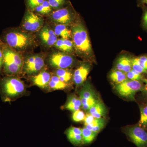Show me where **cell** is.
Here are the masks:
<instances>
[{
  "instance_id": "cell-10",
  "label": "cell",
  "mask_w": 147,
  "mask_h": 147,
  "mask_svg": "<svg viewBox=\"0 0 147 147\" xmlns=\"http://www.w3.org/2000/svg\"><path fill=\"white\" fill-rule=\"evenodd\" d=\"M125 133L129 139L137 147H147V131L140 126L128 127Z\"/></svg>"
},
{
  "instance_id": "cell-27",
  "label": "cell",
  "mask_w": 147,
  "mask_h": 147,
  "mask_svg": "<svg viewBox=\"0 0 147 147\" xmlns=\"http://www.w3.org/2000/svg\"><path fill=\"white\" fill-rule=\"evenodd\" d=\"M44 0H25L27 9L33 11L37 7L40 5Z\"/></svg>"
},
{
  "instance_id": "cell-7",
  "label": "cell",
  "mask_w": 147,
  "mask_h": 147,
  "mask_svg": "<svg viewBox=\"0 0 147 147\" xmlns=\"http://www.w3.org/2000/svg\"><path fill=\"white\" fill-rule=\"evenodd\" d=\"M45 66V61L42 56L34 55L28 56L24 60L23 70L25 73L31 75L41 71Z\"/></svg>"
},
{
  "instance_id": "cell-14",
  "label": "cell",
  "mask_w": 147,
  "mask_h": 147,
  "mask_svg": "<svg viewBox=\"0 0 147 147\" xmlns=\"http://www.w3.org/2000/svg\"><path fill=\"white\" fill-rule=\"evenodd\" d=\"M65 134L72 144L75 146L83 145L82 129L71 127L66 131Z\"/></svg>"
},
{
  "instance_id": "cell-17",
  "label": "cell",
  "mask_w": 147,
  "mask_h": 147,
  "mask_svg": "<svg viewBox=\"0 0 147 147\" xmlns=\"http://www.w3.org/2000/svg\"><path fill=\"white\" fill-rule=\"evenodd\" d=\"M54 46L63 53H71L74 48L73 41L62 38L58 39Z\"/></svg>"
},
{
  "instance_id": "cell-34",
  "label": "cell",
  "mask_w": 147,
  "mask_h": 147,
  "mask_svg": "<svg viewBox=\"0 0 147 147\" xmlns=\"http://www.w3.org/2000/svg\"><path fill=\"white\" fill-rule=\"evenodd\" d=\"M95 119L89 113H87L84 120L85 126L91 123Z\"/></svg>"
},
{
  "instance_id": "cell-31",
  "label": "cell",
  "mask_w": 147,
  "mask_h": 147,
  "mask_svg": "<svg viewBox=\"0 0 147 147\" xmlns=\"http://www.w3.org/2000/svg\"><path fill=\"white\" fill-rule=\"evenodd\" d=\"M127 79L131 80H137L139 81L142 79L141 74L133 69H131L130 71L126 73Z\"/></svg>"
},
{
  "instance_id": "cell-28",
  "label": "cell",
  "mask_w": 147,
  "mask_h": 147,
  "mask_svg": "<svg viewBox=\"0 0 147 147\" xmlns=\"http://www.w3.org/2000/svg\"><path fill=\"white\" fill-rule=\"evenodd\" d=\"M48 2L55 10L65 7L66 0H47Z\"/></svg>"
},
{
  "instance_id": "cell-18",
  "label": "cell",
  "mask_w": 147,
  "mask_h": 147,
  "mask_svg": "<svg viewBox=\"0 0 147 147\" xmlns=\"http://www.w3.org/2000/svg\"><path fill=\"white\" fill-rule=\"evenodd\" d=\"M53 30L57 36L61 37V38L69 39L72 38L71 30L68 28L66 25L55 24Z\"/></svg>"
},
{
  "instance_id": "cell-12",
  "label": "cell",
  "mask_w": 147,
  "mask_h": 147,
  "mask_svg": "<svg viewBox=\"0 0 147 147\" xmlns=\"http://www.w3.org/2000/svg\"><path fill=\"white\" fill-rule=\"evenodd\" d=\"M39 31L40 39L44 46L47 47L54 46L57 40V36L50 26L48 25L43 26Z\"/></svg>"
},
{
  "instance_id": "cell-16",
  "label": "cell",
  "mask_w": 147,
  "mask_h": 147,
  "mask_svg": "<svg viewBox=\"0 0 147 147\" xmlns=\"http://www.w3.org/2000/svg\"><path fill=\"white\" fill-rule=\"evenodd\" d=\"M116 68L125 73L130 71L132 69L131 59L125 55L121 56L117 61Z\"/></svg>"
},
{
  "instance_id": "cell-6",
  "label": "cell",
  "mask_w": 147,
  "mask_h": 147,
  "mask_svg": "<svg viewBox=\"0 0 147 147\" xmlns=\"http://www.w3.org/2000/svg\"><path fill=\"white\" fill-rule=\"evenodd\" d=\"M142 84L139 81L127 79L121 84H117L115 90L121 96L133 98L136 93L141 90Z\"/></svg>"
},
{
  "instance_id": "cell-22",
  "label": "cell",
  "mask_w": 147,
  "mask_h": 147,
  "mask_svg": "<svg viewBox=\"0 0 147 147\" xmlns=\"http://www.w3.org/2000/svg\"><path fill=\"white\" fill-rule=\"evenodd\" d=\"M105 120L102 118L95 119L91 123L85 126L88 129L98 133L104 127Z\"/></svg>"
},
{
  "instance_id": "cell-29",
  "label": "cell",
  "mask_w": 147,
  "mask_h": 147,
  "mask_svg": "<svg viewBox=\"0 0 147 147\" xmlns=\"http://www.w3.org/2000/svg\"><path fill=\"white\" fill-rule=\"evenodd\" d=\"M85 117H86V115L85 113L82 110H79L73 112L72 118L74 121L79 122L84 121Z\"/></svg>"
},
{
  "instance_id": "cell-2",
  "label": "cell",
  "mask_w": 147,
  "mask_h": 147,
  "mask_svg": "<svg viewBox=\"0 0 147 147\" xmlns=\"http://www.w3.org/2000/svg\"><path fill=\"white\" fill-rule=\"evenodd\" d=\"M3 56V72L6 76H15L23 71L24 59L20 52L0 40Z\"/></svg>"
},
{
  "instance_id": "cell-38",
  "label": "cell",
  "mask_w": 147,
  "mask_h": 147,
  "mask_svg": "<svg viewBox=\"0 0 147 147\" xmlns=\"http://www.w3.org/2000/svg\"><path fill=\"white\" fill-rule=\"evenodd\" d=\"M142 2L147 5V0H142Z\"/></svg>"
},
{
  "instance_id": "cell-21",
  "label": "cell",
  "mask_w": 147,
  "mask_h": 147,
  "mask_svg": "<svg viewBox=\"0 0 147 147\" xmlns=\"http://www.w3.org/2000/svg\"><path fill=\"white\" fill-rule=\"evenodd\" d=\"M81 107H82V102L79 98L74 95L69 97L65 105L66 109L74 112L80 110Z\"/></svg>"
},
{
  "instance_id": "cell-30",
  "label": "cell",
  "mask_w": 147,
  "mask_h": 147,
  "mask_svg": "<svg viewBox=\"0 0 147 147\" xmlns=\"http://www.w3.org/2000/svg\"><path fill=\"white\" fill-rule=\"evenodd\" d=\"M140 126L147 125V106L141 109V117L139 122Z\"/></svg>"
},
{
  "instance_id": "cell-36",
  "label": "cell",
  "mask_w": 147,
  "mask_h": 147,
  "mask_svg": "<svg viewBox=\"0 0 147 147\" xmlns=\"http://www.w3.org/2000/svg\"><path fill=\"white\" fill-rule=\"evenodd\" d=\"M143 21H144V23L145 26H147V11L145 12L144 15Z\"/></svg>"
},
{
  "instance_id": "cell-24",
  "label": "cell",
  "mask_w": 147,
  "mask_h": 147,
  "mask_svg": "<svg viewBox=\"0 0 147 147\" xmlns=\"http://www.w3.org/2000/svg\"><path fill=\"white\" fill-rule=\"evenodd\" d=\"M67 86L66 83L62 82L56 75L51 76L49 84L50 88L53 90H63Z\"/></svg>"
},
{
  "instance_id": "cell-4",
  "label": "cell",
  "mask_w": 147,
  "mask_h": 147,
  "mask_svg": "<svg viewBox=\"0 0 147 147\" xmlns=\"http://www.w3.org/2000/svg\"><path fill=\"white\" fill-rule=\"evenodd\" d=\"M72 41L77 53L84 56L91 55L92 48L86 30L83 24L78 23L71 28Z\"/></svg>"
},
{
  "instance_id": "cell-37",
  "label": "cell",
  "mask_w": 147,
  "mask_h": 147,
  "mask_svg": "<svg viewBox=\"0 0 147 147\" xmlns=\"http://www.w3.org/2000/svg\"><path fill=\"white\" fill-rule=\"evenodd\" d=\"M146 86H145V90H146V92L147 93V80H146Z\"/></svg>"
},
{
  "instance_id": "cell-1",
  "label": "cell",
  "mask_w": 147,
  "mask_h": 147,
  "mask_svg": "<svg viewBox=\"0 0 147 147\" xmlns=\"http://www.w3.org/2000/svg\"><path fill=\"white\" fill-rule=\"evenodd\" d=\"M0 40L19 52L30 49L36 43L34 37L31 33L14 28L5 30Z\"/></svg>"
},
{
  "instance_id": "cell-32",
  "label": "cell",
  "mask_w": 147,
  "mask_h": 147,
  "mask_svg": "<svg viewBox=\"0 0 147 147\" xmlns=\"http://www.w3.org/2000/svg\"><path fill=\"white\" fill-rule=\"evenodd\" d=\"M131 67L132 69L142 74V73H147V71L142 67L139 64L134 60V59H131Z\"/></svg>"
},
{
  "instance_id": "cell-5",
  "label": "cell",
  "mask_w": 147,
  "mask_h": 147,
  "mask_svg": "<svg viewBox=\"0 0 147 147\" xmlns=\"http://www.w3.org/2000/svg\"><path fill=\"white\" fill-rule=\"evenodd\" d=\"M44 22L42 16L26 9L22 21V27L24 31L31 33L39 31L44 26Z\"/></svg>"
},
{
  "instance_id": "cell-35",
  "label": "cell",
  "mask_w": 147,
  "mask_h": 147,
  "mask_svg": "<svg viewBox=\"0 0 147 147\" xmlns=\"http://www.w3.org/2000/svg\"><path fill=\"white\" fill-rule=\"evenodd\" d=\"M3 56L1 47L0 45V75L3 72Z\"/></svg>"
},
{
  "instance_id": "cell-25",
  "label": "cell",
  "mask_w": 147,
  "mask_h": 147,
  "mask_svg": "<svg viewBox=\"0 0 147 147\" xmlns=\"http://www.w3.org/2000/svg\"><path fill=\"white\" fill-rule=\"evenodd\" d=\"M110 78L117 85L121 84L128 79L127 77L126 73L118 70L112 71L110 74Z\"/></svg>"
},
{
  "instance_id": "cell-3",
  "label": "cell",
  "mask_w": 147,
  "mask_h": 147,
  "mask_svg": "<svg viewBox=\"0 0 147 147\" xmlns=\"http://www.w3.org/2000/svg\"><path fill=\"white\" fill-rule=\"evenodd\" d=\"M25 86L21 79L15 76H6L0 79V92L3 99L10 101L22 94Z\"/></svg>"
},
{
  "instance_id": "cell-13",
  "label": "cell",
  "mask_w": 147,
  "mask_h": 147,
  "mask_svg": "<svg viewBox=\"0 0 147 147\" xmlns=\"http://www.w3.org/2000/svg\"><path fill=\"white\" fill-rule=\"evenodd\" d=\"M90 70V66L86 64L81 65L76 69L73 75V82L76 86H80L84 84Z\"/></svg>"
},
{
  "instance_id": "cell-11",
  "label": "cell",
  "mask_w": 147,
  "mask_h": 147,
  "mask_svg": "<svg viewBox=\"0 0 147 147\" xmlns=\"http://www.w3.org/2000/svg\"><path fill=\"white\" fill-rule=\"evenodd\" d=\"M79 96L82 108L86 111H88L98 101L95 97L94 90L88 83L84 85L79 92Z\"/></svg>"
},
{
  "instance_id": "cell-9",
  "label": "cell",
  "mask_w": 147,
  "mask_h": 147,
  "mask_svg": "<svg viewBox=\"0 0 147 147\" xmlns=\"http://www.w3.org/2000/svg\"><path fill=\"white\" fill-rule=\"evenodd\" d=\"M50 65L57 69H67L74 63V58L67 53L55 52L52 53L48 58Z\"/></svg>"
},
{
  "instance_id": "cell-15",
  "label": "cell",
  "mask_w": 147,
  "mask_h": 147,
  "mask_svg": "<svg viewBox=\"0 0 147 147\" xmlns=\"http://www.w3.org/2000/svg\"><path fill=\"white\" fill-rule=\"evenodd\" d=\"M51 75L48 71H42L32 78L33 83L41 88L46 89L49 87Z\"/></svg>"
},
{
  "instance_id": "cell-8",
  "label": "cell",
  "mask_w": 147,
  "mask_h": 147,
  "mask_svg": "<svg viewBox=\"0 0 147 147\" xmlns=\"http://www.w3.org/2000/svg\"><path fill=\"white\" fill-rule=\"evenodd\" d=\"M47 17L50 21L55 24H63L67 26L73 22L74 15L70 7H65L54 11Z\"/></svg>"
},
{
  "instance_id": "cell-33",
  "label": "cell",
  "mask_w": 147,
  "mask_h": 147,
  "mask_svg": "<svg viewBox=\"0 0 147 147\" xmlns=\"http://www.w3.org/2000/svg\"><path fill=\"white\" fill-rule=\"evenodd\" d=\"M134 60L147 71V56H141L134 58Z\"/></svg>"
},
{
  "instance_id": "cell-26",
  "label": "cell",
  "mask_w": 147,
  "mask_h": 147,
  "mask_svg": "<svg viewBox=\"0 0 147 147\" xmlns=\"http://www.w3.org/2000/svg\"><path fill=\"white\" fill-rule=\"evenodd\" d=\"M55 75L62 82L65 83L69 82L73 76L71 71L67 69H57L55 71Z\"/></svg>"
},
{
  "instance_id": "cell-20",
  "label": "cell",
  "mask_w": 147,
  "mask_h": 147,
  "mask_svg": "<svg viewBox=\"0 0 147 147\" xmlns=\"http://www.w3.org/2000/svg\"><path fill=\"white\" fill-rule=\"evenodd\" d=\"M55 10L53 9L47 0H44L40 5L37 7L33 12L41 16H49Z\"/></svg>"
},
{
  "instance_id": "cell-23",
  "label": "cell",
  "mask_w": 147,
  "mask_h": 147,
  "mask_svg": "<svg viewBox=\"0 0 147 147\" xmlns=\"http://www.w3.org/2000/svg\"><path fill=\"white\" fill-rule=\"evenodd\" d=\"M98 134L97 132L91 131L85 127L82 129L83 144H91L93 142Z\"/></svg>"
},
{
  "instance_id": "cell-19",
  "label": "cell",
  "mask_w": 147,
  "mask_h": 147,
  "mask_svg": "<svg viewBox=\"0 0 147 147\" xmlns=\"http://www.w3.org/2000/svg\"><path fill=\"white\" fill-rule=\"evenodd\" d=\"M106 112L105 105L99 100L88 111V113L96 119L102 118L105 116Z\"/></svg>"
}]
</instances>
